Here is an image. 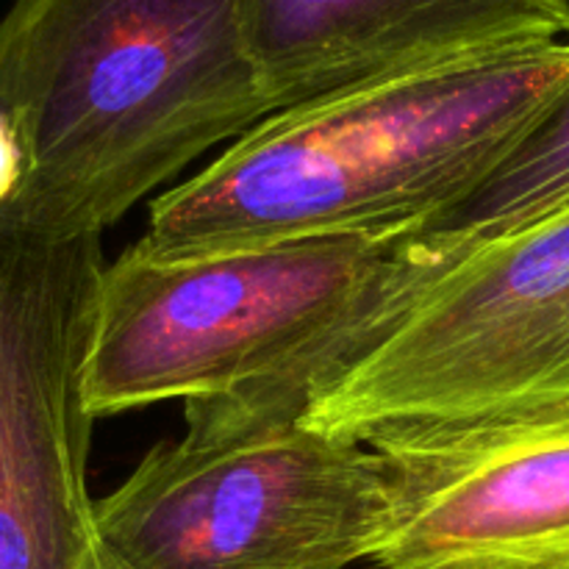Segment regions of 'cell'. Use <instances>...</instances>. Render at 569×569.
I'll use <instances>...</instances> for the list:
<instances>
[{"instance_id":"2","label":"cell","mask_w":569,"mask_h":569,"mask_svg":"<svg viewBox=\"0 0 569 569\" xmlns=\"http://www.w3.org/2000/svg\"><path fill=\"white\" fill-rule=\"evenodd\" d=\"M476 242L411 228L106 264L87 365L94 420L181 400L187 431L298 422L311 392Z\"/></svg>"},{"instance_id":"1","label":"cell","mask_w":569,"mask_h":569,"mask_svg":"<svg viewBox=\"0 0 569 569\" xmlns=\"http://www.w3.org/2000/svg\"><path fill=\"white\" fill-rule=\"evenodd\" d=\"M569 83V39L420 67L292 111L150 203L156 259L392 237L470 198Z\"/></svg>"},{"instance_id":"11","label":"cell","mask_w":569,"mask_h":569,"mask_svg":"<svg viewBox=\"0 0 569 569\" xmlns=\"http://www.w3.org/2000/svg\"><path fill=\"white\" fill-rule=\"evenodd\" d=\"M548 3L559 11V17L565 20V26H567V37H569V0H548Z\"/></svg>"},{"instance_id":"7","label":"cell","mask_w":569,"mask_h":569,"mask_svg":"<svg viewBox=\"0 0 569 569\" xmlns=\"http://www.w3.org/2000/svg\"><path fill=\"white\" fill-rule=\"evenodd\" d=\"M389 472L378 569H569V398L367 439Z\"/></svg>"},{"instance_id":"12","label":"cell","mask_w":569,"mask_h":569,"mask_svg":"<svg viewBox=\"0 0 569 569\" xmlns=\"http://www.w3.org/2000/svg\"><path fill=\"white\" fill-rule=\"evenodd\" d=\"M117 569H128V567H126V565H122V561H120V559H117Z\"/></svg>"},{"instance_id":"3","label":"cell","mask_w":569,"mask_h":569,"mask_svg":"<svg viewBox=\"0 0 569 569\" xmlns=\"http://www.w3.org/2000/svg\"><path fill=\"white\" fill-rule=\"evenodd\" d=\"M248 3L14 0L0 20V117L26 172L3 217L44 237H103L272 117Z\"/></svg>"},{"instance_id":"6","label":"cell","mask_w":569,"mask_h":569,"mask_svg":"<svg viewBox=\"0 0 569 569\" xmlns=\"http://www.w3.org/2000/svg\"><path fill=\"white\" fill-rule=\"evenodd\" d=\"M100 239L0 214V569H117L89 495Z\"/></svg>"},{"instance_id":"10","label":"cell","mask_w":569,"mask_h":569,"mask_svg":"<svg viewBox=\"0 0 569 569\" xmlns=\"http://www.w3.org/2000/svg\"><path fill=\"white\" fill-rule=\"evenodd\" d=\"M26 156H22L20 137L6 117H0V214L11 206L22 187Z\"/></svg>"},{"instance_id":"9","label":"cell","mask_w":569,"mask_h":569,"mask_svg":"<svg viewBox=\"0 0 569 569\" xmlns=\"http://www.w3.org/2000/svg\"><path fill=\"white\" fill-rule=\"evenodd\" d=\"M569 206V83L503 164L456 209L428 222L483 244Z\"/></svg>"},{"instance_id":"5","label":"cell","mask_w":569,"mask_h":569,"mask_svg":"<svg viewBox=\"0 0 569 569\" xmlns=\"http://www.w3.org/2000/svg\"><path fill=\"white\" fill-rule=\"evenodd\" d=\"M569 398V206L476 244L315 389L300 422L367 442L409 422Z\"/></svg>"},{"instance_id":"4","label":"cell","mask_w":569,"mask_h":569,"mask_svg":"<svg viewBox=\"0 0 569 569\" xmlns=\"http://www.w3.org/2000/svg\"><path fill=\"white\" fill-rule=\"evenodd\" d=\"M389 506L378 450L298 420L156 445L98 528L128 569H348L378 553Z\"/></svg>"},{"instance_id":"8","label":"cell","mask_w":569,"mask_h":569,"mask_svg":"<svg viewBox=\"0 0 569 569\" xmlns=\"http://www.w3.org/2000/svg\"><path fill=\"white\" fill-rule=\"evenodd\" d=\"M248 39L278 114L459 56L569 37L548 0H250Z\"/></svg>"}]
</instances>
